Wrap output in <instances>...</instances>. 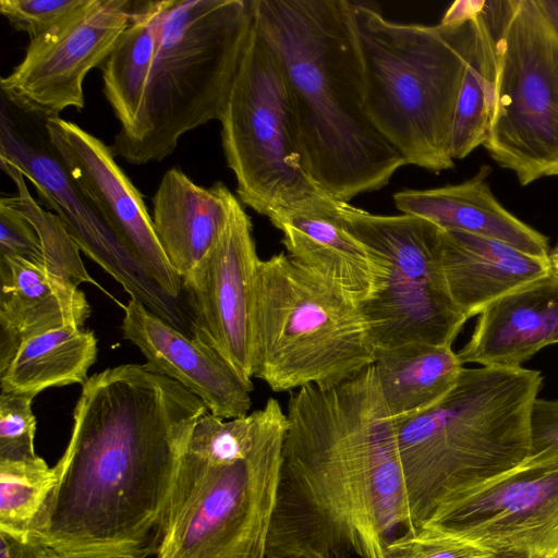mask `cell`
<instances>
[{"instance_id": "cell-19", "label": "cell", "mask_w": 558, "mask_h": 558, "mask_svg": "<svg viewBox=\"0 0 558 558\" xmlns=\"http://www.w3.org/2000/svg\"><path fill=\"white\" fill-rule=\"evenodd\" d=\"M235 196L222 183H194L170 168L153 196V223L158 241L183 280L205 259L221 236Z\"/></svg>"}, {"instance_id": "cell-10", "label": "cell", "mask_w": 558, "mask_h": 558, "mask_svg": "<svg viewBox=\"0 0 558 558\" xmlns=\"http://www.w3.org/2000/svg\"><path fill=\"white\" fill-rule=\"evenodd\" d=\"M335 214L373 264L372 291L357 306L376 351L412 342L452 345L468 318L449 291L441 229L418 216L375 215L341 201Z\"/></svg>"}, {"instance_id": "cell-31", "label": "cell", "mask_w": 558, "mask_h": 558, "mask_svg": "<svg viewBox=\"0 0 558 558\" xmlns=\"http://www.w3.org/2000/svg\"><path fill=\"white\" fill-rule=\"evenodd\" d=\"M391 558H497L470 542L420 527L390 544Z\"/></svg>"}, {"instance_id": "cell-33", "label": "cell", "mask_w": 558, "mask_h": 558, "mask_svg": "<svg viewBox=\"0 0 558 558\" xmlns=\"http://www.w3.org/2000/svg\"><path fill=\"white\" fill-rule=\"evenodd\" d=\"M0 257H17L44 267L40 239L34 226L0 199Z\"/></svg>"}, {"instance_id": "cell-34", "label": "cell", "mask_w": 558, "mask_h": 558, "mask_svg": "<svg viewBox=\"0 0 558 558\" xmlns=\"http://www.w3.org/2000/svg\"><path fill=\"white\" fill-rule=\"evenodd\" d=\"M531 453L558 450V400H535L531 414Z\"/></svg>"}, {"instance_id": "cell-37", "label": "cell", "mask_w": 558, "mask_h": 558, "mask_svg": "<svg viewBox=\"0 0 558 558\" xmlns=\"http://www.w3.org/2000/svg\"><path fill=\"white\" fill-rule=\"evenodd\" d=\"M550 262H551L553 270L558 275V243L550 251Z\"/></svg>"}, {"instance_id": "cell-20", "label": "cell", "mask_w": 558, "mask_h": 558, "mask_svg": "<svg viewBox=\"0 0 558 558\" xmlns=\"http://www.w3.org/2000/svg\"><path fill=\"white\" fill-rule=\"evenodd\" d=\"M336 201L325 195L270 221L282 232L289 256L360 303L372 291L374 268L364 246L336 216Z\"/></svg>"}, {"instance_id": "cell-24", "label": "cell", "mask_w": 558, "mask_h": 558, "mask_svg": "<svg viewBox=\"0 0 558 558\" xmlns=\"http://www.w3.org/2000/svg\"><path fill=\"white\" fill-rule=\"evenodd\" d=\"M374 366L383 400L395 421L440 402L464 368L451 345L422 342L377 350Z\"/></svg>"}, {"instance_id": "cell-7", "label": "cell", "mask_w": 558, "mask_h": 558, "mask_svg": "<svg viewBox=\"0 0 558 558\" xmlns=\"http://www.w3.org/2000/svg\"><path fill=\"white\" fill-rule=\"evenodd\" d=\"M252 330L253 377L275 392L335 385L376 359L357 303L286 253L259 262Z\"/></svg>"}, {"instance_id": "cell-13", "label": "cell", "mask_w": 558, "mask_h": 558, "mask_svg": "<svg viewBox=\"0 0 558 558\" xmlns=\"http://www.w3.org/2000/svg\"><path fill=\"white\" fill-rule=\"evenodd\" d=\"M130 0H88L44 34L32 38L22 61L0 81L1 94L41 118L85 106L83 82L100 66L128 27Z\"/></svg>"}, {"instance_id": "cell-11", "label": "cell", "mask_w": 558, "mask_h": 558, "mask_svg": "<svg viewBox=\"0 0 558 558\" xmlns=\"http://www.w3.org/2000/svg\"><path fill=\"white\" fill-rule=\"evenodd\" d=\"M219 121L241 203L270 220L328 195L307 173L281 66L253 17Z\"/></svg>"}, {"instance_id": "cell-17", "label": "cell", "mask_w": 558, "mask_h": 558, "mask_svg": "<svg viewBox=\"0 0 558 558\" xmlns=\"http://www.w3.org/2000/svg\"><path fill=\"white\" fill-rule=\"evenodd\" d=\"M123 310V337L148 364L201 398L210 413L226 420L248 414L253 386L215 349L189 337L135 298Z\"/></svg>"}, {"instance_id": "cell-2", "label": "cell", "mask_w": 558, "mask_h": 558, "mask_svg": "<svg viewBox=\"0 0 558 558\" xmlns=\"http://www.w3.org/2000/svg\"><path fill=\"white\" fill-rule=\"evenodd\" d=\"M265 558H391L409 530L395 420L374 364L287 407Z\"/></svg>"}, {"instance_id": "cell-25", "label": "cell", "mask_w": 558, "mask_h": 558, "mask_svg": "<svg viewBox=\"0 0 558 558\" xmlns=\"http://www.w3.org/2000/svg\"><path fill=\"white\" fill-rule=\"evenodd\" d=\"M97 350L95 333L75 326L35 335L0 368V392L36 397L51 387L84 385Z\"/></svg>"}, {"instance_id": "cell-29", "label": "cell", "mask_w": 558, "mask_h": 558, "mask_svg": "<svg viewBox=\"0 0 558 558\" xmlns=\"http://www.w3.org/2000/svg\"><path fill=\"white\" fill-rule=\"evenodd\" d=\"M262 416V409L228 420L207 411L193 424L184 453L213 465L245 459L255 445Z\"/></svg>"}, {"instance_id": "cell-22", "label": "cell", "mask_w": 558, "mask_h": 558, "mask_svg": "<svg viewBox=\"0 0 558 558\" xmlns=\"http://www.w3.org/2000/svg\"><path fill=\"white\" fill-rule=\"evenodd\" d=\"M440 257L451 296L468 319L495 300L553 271L550 259L463 231L441 229Z\"/></svg>"}, {"instance_id": "cell-30", "label": "cell", "mask_w": 558, "mask_h": 558, "mask_svg": "<svg viewBox=\"0 0 558 558\" xmlns=\"http://www.w3.org/2000/svg\"><path fill=\"white\" fill-rule=\"evenodd\" d=\"M34 398L29 395L0 392V460L37 457L36 416L32 410Z\"/></svg>"}, {"instance_id": "cell-39", "label": "cell", "mask_w": 558, "mask_h": 558, "mask_svg": "<svg viewBox=\"0 0 558 558\" xmlns=\"http://www.w3.org/2000/svg\"><path fill=\"white\" fill-rule=\"evenodd\" d=\"M497 558H502V557H497Z\"/></svg>"}, {"instance_id": "cell-15", "label": "cell", "mask_w": 558, "mask_h": 558, "mask_svg": "<svg viewBox=\"0 0 558 558\" xmlns=\"http://www.w3.org/2000/svg\"><path fill=\"white\" fill-rule=\"evenodd\" d=\"M0 160L26 177L41 203L52 209L80 250L112 274L131 296V270L155 283L124 248L116 234L70 175L53 147L45 118L27 112L1 94Z\"/></svg>"}, {"instance_id": "cell-4", "label": "cell", "mask_w": 558, "mask_h": 558, "mask_svg": "<svg viewBox=\"0 0 558 558\" xmlns=\"http://www.w3.org/2000/svg\"><path fill=\"white\" fill-rule=\"evenodd\" d=\"M542 384L535 369L463 368L440 402L395 421L408 532L420 529L442 500L531 454V414Z\"/></svg>"}, {"instance_id": "cell-28", "label": "cell", "mask_w": 558, "mask_h": 558, "mask_svg": "<svg viewBox=\"0 0 558 558\" xmlns=\"http://www.w3.org/2000/svg\"><path fill=\"white\" fill-rule=\"evenodd\" d=\"M56 484L54 466L39 456L0 460V531L31 538Z\"/></svg>"}, {"instance_id": "cell-3", "label": "cell", "mask_w": 558, "mask_h": 558, "mask_svg": "<svg viewBox=\"0 0 558 558\" xmlns=\"http://www.w3.org/2000/svg\"><path fill=\"white\" fill-rule=\"evenodd\" d=\"M289 90L305 167L332 198L386 186L404 159L374 125L347 0H251Z\"/></svg>"}, {"instance_id": "cell-14", "label": "cell", "mask_w": 558, "mask_h": 558, "mask_svg": "<svg viewBox=\"0 0 558 558\" xmlns=\"http://www.w3.org/2000/svg\"><path fill=\"white\" fill-rule=\"evenodd\" d=\"M259 262L251 218L234 197L216 245L182 280L192 336L215 349L251 386L252 308Z\"/></svg>"}, {"instance_id": "cell-23", "label": "cell", "mask_w": 558, "mask_h": 558, "mask_svg": "<svg viewBox=\"0 0 558 558\" xmlns=\"http://www.w3.org/2000/svg\"><path fill=\"white\" fill-rule=\"evenodd\" d=\"M489 169L473 178L435 189H405L393 194L402 214L422 217L444 230L502 241L534 257L550 259L548 238L508 211L486 181Z\"/></svg>"}, {"instance_id": "cell-18", "label": "cell", "mask_w": 558, "mask_h": 558, "mask_svg": "<svg viewBox=\"0 0 558 558\" xmlns=\"http://www.w3.org/2000/svg\"><path fill=\"white\" fill-rule=\"evenodd\" d=\"M551 344H558V275L554 270L486 305L458 356L463 364L515 368Z\"/></svg>"}, {"instance_id": "cell-27", "label": "cell", "mask_w": 558, "mask_h": 558, "mask_svg": "<svg viewBox=\"0 0 558 558\" xmlns=\"http://www.w3.org/2000/svg\"><path fill=\"white\" fill-rule=\"evenodd\" d=\"M480 0L474 20L476 43L459 93L451 135L453 160L468 157L486 141L494 50L489 28L482 13Z\"/></svg>"}, {"instance_id": "cell-38", "label": "cell", "mask_w": 558, "mask_h": 558, "mask_svg": "<svg viewBox=\"0 0 558 558\" xmlns=\"http://www.w3.org/2000/svg\"><path fill=\"white\" fill-rule=\"evenodd\" d=\"M44 558H64V557L58 555L57 553H54L51 549H48V551Z\"/></svg>"}, {"instance_id": "cell-16", "label": "cell", "mask_w": 558, "mask_h": 558, "mask_svg": "<svg viewBox=\"0 0 558 558\" xmlns=\"http://www.w3.org/2000/svg\"><path fill=\"white\" fill-rule=\"evenodd\" d=\"M49 138L70 175L147 276L179 300L182 279L170 265L140 191L110 146L61 117L45 119Z\"/></svg>"}, {"instance_id": "cell-9", "label": "cell", "mask_w": 558, "mask_h": 558, "mask_svg": "<svg viewBox=\"0 0 558 558\" xmlns=\"http://www.w3.org/2000/svg\"><path fill=\"white\" fill-rule=\"evenodd\" d=\"M494 72L483 144L522 186L558 178V32L538 0L483 1Z\"/></svg>"}, {"instance_id": "cell-26", "label": "cell", "mask_w": 558, "mask_h": 558, "mask_svg": "<svg viewBox=\"0 0 558 558\" xmlns=\"http://www.w3.org/2000/svg\"><path fill=\"white\" fill-rule=\"evenodd\" d=\"M166 3L132 1L129 25L99 66L104 94L120 123L119 131L129 130L136 120Z\"/></svg>"}, {"instance_id": "cell-5", "label": "cell", "mask_w": 558, "mask_h": 558, "mask_svg": "<svg viewBox=\"0 0 558 558\" xmlns=\"http://www.w3.org/2000/svg\"><path fill=\"white\" fill-rule=\"evenodd\" d=\"M477 7L468 20L423 25L352 2L368 114L407 165L432 172L454 166L453 118L476 43Z\"/></svg>"}, {"instance_id": "cell-36", "label": "cell", "mask_w": 558, "mask_h": 558, "mask_svg": "<svg viewBox=\"0 0 558 558\" xmlns=\"http://www.w3.org/2000/svg\"><path fill=\"white\" fill-rule=\"evenodd\" d=\"M542 10L558 32V0H538Z\"/></svg>"}, {"instance_id": "cell-35", "label": "cell", "mask_w": 558, "mask_h": 558, "mask_svg": "<svg viewBox=\"0 0 558 558\" xmlns=\"http://www.w3.org/2000/svg\"><path fill=\"white\" fill-rule=\"evenodd\" d=\"M49 548L35 538L0 531V558H44Z\"/></svg>"}, {"instance_id": "cell-12", "label": "cell", "mask_w": 558, "mask_h": 558, "mask_svg": "<svg viewBox=\"0 0 558 558\" xmlns=\"http://www.w3.org/2000/svg\"><path fill=\"white\" fill-rule=\"evenodd\" d=\"M421 527L502 558H558V450L442 500Z\"/></svg>"}, {"instance_id": "cell-32", "label": "cell", "mask_w": 558, "mask_h": 558, "mask_svg": "<svg viewBox=\"0 0 558 558\" xmlns=\"http://www.w3.org/2000/svg\"><path fill=\"white\" fill-rule=\"evenodd\" d=\"M88 0H0V12L16 31L35 38L83 8Z\"/></svg>"}, {"instance_id": "cell-8", "label": "cell", "mask_w": 558, "mask_h": 558, "mask_svg": "<svg viewBox=\"0 0 558 558\" xmlns=\"http://www.w3.org/2000/svg\"><path fill=\"white\" fill-rule=\"evenodd\" d=\"M245 459L213 465L182 454L156 558H265L287 414L275 398L262 408Z\"/></svg>"}, {"instance_id": "cell-6", "label": "cell", "mask_w": 558, "mask_h": 558, "mask_svg": "<svg viewBox=\"0 0 558 558\" xmlns=\"http://www.w3.org/2000/svg\"><path fill=\"white\" fill-rule=\"evenodd\" d=\"M251 26V1L167 0L136 120L114 135L113 155L158 162L183 134L219 121Z\"/></svg>"}, {"instance_id": "cell-1", "label": "cell", "mask_w": 558, "mask_h": 558, "mask_svg": "<svg viewBox=\"0 0 558 558\" xmlns=\"http://www.w3.org/2000/svg\"><path fill=\"white\" fill-rule=\"evenodd\" d=\"M207 411L147 362L88 377L32 537L64 558L155 556L186 439Z\"/></svg>"}, {"instance_id": "cell-21", "label": "cell", "mask_w": 558, "mask_h": 558, "mask_svg": "<svg viewBox=\"0 0 558 558\" xmlns=\"http://www.w3.org/2000/svg\"><path fill=\"white\" fill-rule=\"evenodd\" d=\"M0 368L26 339L63 327L84 328L90 306L78 287L43 266L0 257Z\"/></svg>"}]
</instances>
